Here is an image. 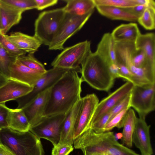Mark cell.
Returning <instances> with one entry per match:
<instances>
[{
	"mask_svg": "<svg viewBox=\"0 0 155 155\" xmlns=\"http://www.w3.org/2000/svg\"><path fill=\"white\" fill-rule=\"evenodd\" d=\"M78 73L69 69L51 87L44 117L66 114L81 98L82 82Z\"/></svg>",
	"mask_w": 155,
	"mask_h": 155,
	"instance_id": "cell-1",
	"label": "cell"
},
{
	"mask_svg": "<svg viewBox=\"0 0 155 155\" xmlns=\"http://www.w3.org/2000/svg\"><path fill=\"white\" fill-rule=\"evenodd\" d=\"M84 155H140L117 140L113 132H95L88 129L74 140Z\"/></svg>",
	"mask_w": 155,
	"mask_h": 155,
	"instance_id": "cell-2",
	"label": "cell"
},
{
	"mask_svg": "<svg viewBox=\"0 0 155 155\" xmlns=\"http://www.w3.org/2000/svg\"><path fill=\"white\" fill-rule=\"evenodd\" d=\"M81 65L82 82H86L99 91L110 90L115 79L110 71L109 65L95 52H91Z\"/></svg>",
	"mask_w": 155,
	"mask_h": 155,
	"instance_id": "cell-3",
	"label": "cell"
},
{
	"mask_svg": "<svg viewBox=\"0 0 155 155\" xmlns=\"http://www.w3.org/2000/svg\"><path fill=\"white\" fill-rule=\"evenodd\" d=\"M1 143L15 155H44L40 139L30 131L19 132L8 127L0 130Z\"/></svg>",
	"mask_w": 155,
	"mask_h": 155,
	"instance_id": "cell-4",
	"label": "cell"
},
{
	"mask_svg": "<svg viewBox=\"0 0 155 155\" xmlns=\"http://www.w3.org/2000/svg\"><path fill=\"white\" fill-rule=\"evenodd\" d=\"M66 13L63 8L44 11L36 19L34 36L48 46L56 35Z\"/></svg>",
	"mask_w": 155,
	"mask_h": 155,
	"instance_id": "cell-5",
	"label": "cell"
},
{
	"mask_svg": "<svg viewBox=\"0 0 155 155\" xmlns=\"http://www.w3.org/2000/svg\"><path fill=\"white\" fill-rule=\"evenodd\" d=\"M91 42L87 40L67 47L51 63L53 67L76 69L81 71V65L92 52Z\"/></svg>",
	"mask_w": 155,
	"mask_h": 155,
	"instance_id": "cell-6",
	"label": "cell"
},
{
	"mask_svg": "<svg viewBox=\"0 0 155 155\" xmlns=\"http://www.w3.org/2000/svg\"><path fill=\"white\" fill-rule=\"evenodd\" d=\"M93 13L82 15L66 13L56 35L48 46V49L63 50L65 42L83 27Z\"/></svg>",
	"mask_w": 155,
	"mask_h": 155,
	"instance_id": "cell-7",
	"label": "cell"
},
{
	"mask_svg": "<svg viewBox=\"0 0 155 155\" xmlns=\"http://www.w3.org/2000/svg\"><path fill=\"white\" fill-rule=\"evenodd\" d=\"M65 116L66 114H63L45 117L29 131L39 139L49 141L54 146L59 141Z\"/></svg>",
	"mask_w": 155,
	"mask_h": 155,
	"instance_id": "cell-8",
	"label": "cell"
},
{
	"mask_svg": "<svg viewBox=\"0 0 155 155\" xmlns=\"http://www.w3.org/2000/svg\"><path fill=\"white\" fill-rule=\"evenodd\" d=\"M155 84L144 86L134 85L131 92L130 107L137 112L139 117L146 116L155 109Z\"/></svg>",
	"mask_w": 155,
	"mask_h": 155,
	"instance_id": "cell-9",
	"label": "cell"
},
{
	"mask_svg": "<svg viewBox=\"0 0 155 155\" xmlns=\"http://www.w3.org/2000/svg\"><path fill=\"white\" fill-rule=\"evenodd\" d=\"M69 69L53 67L47 70L33 87L32 90L30 92L15 100L18 104L17 108L22 109L40 93L51 87Z\"/></svg>",
	"mask_w": 155,
	"mask_h": 155,
	"instance_id": "cell-10",
	"label": "cell"
},
{
	"mask_svg": "<svg viewBox=\"0 0 155 155\" xmlns=\"http://www.w3.org/2000/svg\"><path fill=\"white\" fill-rule=\"evenodd\" d=\"M81 99V105L74 128V140L88 129L99 102L94 94H88Z\"/></svg>",
	"mask_w": 155,
	"mask_h": 155,
	"instance_id": "cell-11",
	"label": "cell"
},
{
	"mask_svg": "<svg viewBox=\"0 0 155 155\" xmlns=\"http://www.w3.org/2000/svg\"><path fill=\"white\" fill-rule=\"evenodd\" d=\"M134 85L131 82L127 81L99 102L88 128L91 124L109 112L117 103L130 94Z\"/></svg>",
	"mask_w": 155,
	"mask_h": 155,
	"instance_id": "cell-12",
	"label": "cell"
},
{
	"mask_svg": "<svg viewBox=\"0 0 155 155\" xmlns=\"http://www.w3.org/2000/svg\"><path fill=\"white\" fill-rule=\"evenodd\" d=\"M145 119L137 118L132 136V143L138 148L142 155L153 153L150 136V125Z\"/></svg>",
	"mask_w": 155,
	"mask_h": 155,
	"instance_id": "cell-13",
	"label": "cell"
},
{
	"mask_svg": "<svg viewBox=\"0 0 155 155\" xmlns=\"http://www.w3.org/2000/svg\"><path fill=\"white\" fill-rule=\"evenodd\" d=\"M51 87L40 93L32 101L21 109L28 120L30 128L38 123L44 117L43 114Z\"/></svg>",
	"mask_w": 155,
	"mask_h": 155,
	"instance_id": "cell-14",
	"label": "cell"
},
{
	"mask_svg": "<svg viewBox=\"0 0 155 155\" xmlns=\"http://www.w3.org/2000/svg\"><path fill=\"white\" fill-rule=\"evenodd\" d=\"M33 87L18 81L8 79L6 83L0 88V104L15 100L29 93Z\"/></svg>",
	"mask_w": 155,
	"mask_h": 155,
	"instance_id": "cell-15",
	"label": "cell"
},
{
	"mask_svg": "<svg viewBox=\"0 0 155 155\" xmlns=\"http://www.w3.org/2000/svg\"><path fill=\"white\" fill-rule=\"evenodd\" d=\"M82 104L81 98L66 114L59 143L72 145L75 124Z\"/></svg>",
	"mask_w": 155,
	"mask_h": 155,
	"instance_id": "cell-16",
	"label": "cell"
},
{
	"mask_svg": "<svg viewBox=\"0 0 155 155\" xmlns=\"http://www.w3.org/2000/svg\"><path fill=\"white\" fill-rule=\"evenodd\" d=\"M10 78L32 87L34 85L44 73L31 69L17 59L10 67Z\"/></svg>",
	"mask_w": 155,
	"mask_h": 155,
	"instance_id": "cell-17",
	"label": "cell"
},
{
	"mask_svg": "<svg viewBox=\"0 0 155 155\" xmlns=\"http://www.w3.org/2000/svg\"><path fill=\"white\" fill-rule=\"evenodd\" d=\"M5 36L18 48L29 54H34L42 44L34 35H29L20 32H13Z\"/></svg>",
	"mask_w": 155,
	"mask_h": 155,
	"instance_id": "cell-18",
	"label": "cell"
},
{
	"mask_svg": "<svg viewBox=\"0 0 155 155\" xmlns=\"http://www.w3.org/2000/svg\"><path fill=\"white\" fill-rule=\"evenodd\" d=\"M22 13L0 1V32L6 35L13 26L19 22Z\"/></svg>",
	"mask_w": 155,
	"mask_h": 155,
	"instance_id": "cell-19",
	"label": "cell"
},
{
	"mask_svg": "<svg viewBox=\"0 0 155 155\" xmlns=\"http://www.w3.org/2000/svg\"><path fill=\"white\" fill-rule=\"evenodd\" d=\"M116 42L110 33L104 34L98 44L95 52L109 65L117 64Z\"/></svg>",
	"mask_w": 155,
	"mask_h": 155,
	"instance_id": "cell-20",
	"label": "cell"
},
{
	"mask_svg": "<svg viewBox=\"0 0 155 155\" xmlns=\"http://www.w3.org/2000/svg\"><path fill=\"white\" fill-rule=\"evenodd\" d=\"M141 33L137 24L134 22L121 24L114 28L111 33L116 42H135Z\"/></svg>",
	"mask_w": 155,
	"mask_h": 155,
	"instance_id": "cell-21",
	"label": "cell"
},
{
	"mask_svg": "<svg viewBox=\"0 0 155 155\" xmlns=\"http://www.w3.org/2000/svg\"><path fill=\"white\" fill-rule=\"evenodd\" d=\"M136 49L143 50L148 61L155 66V35L150 32L140 33L135 41Z\"/></svg>",
	"mask_w": 155,
	"mask_h": 155,
	"instance_id": "cell-22",
	"label": "cell"
},
{
	"mask_svg": "<svg viewBox=\"0 0 155 155\" xmlns=\"http://www.w3.org/2000/svg\"><path fill=\"white\" fill-rule=\"evenodd\" d=\"M8 127L19 132L29 130L30 125L22 109H10L7 119Z\"/></svg>",
	"mask_w": 155,
	"mask_h": 155,
	"instance_id": "cell-23",
	"label": "cell"
},
{
	"mask_svg": "<svg viewBox=\"0 0 155 155\" xmlns=\"http://www.w3.org/2000/svg\"><path fill=\"white\" fill-rule=\"evenodd\" d=\"M95 7L100 14L111 20L133 22L137 21L138 17L125 9L106 6H98Z\"/></svg>",
	"mask_w": 155,
	"mask_h": 155,
	"instance_id": "cell-24",
	"label": "cell"
},
{
	"mask_svg": "<svg viewBox=\"0 0 155 155\" xmlns=\"http://www.w3.org/2000/svg\"><path fill=\"white\" fill-rule=\"evenodd\" d=\"M63 7L66 13L82 15L93 13L96 7L93 0H66Z\"/></svg>",
	"mask_w": 155,
	"mask_h": 155,
	"instance_id": "cell-25",
	"label": "cell"
},
{
	"mask_svg": "<svg viewBox=\"0 0 155 155\" xmlns=\"http://www.w3.org/2000/svg\"><path fill=\"white\" fill-rule=\"evenodd\" d=\"M137 118L134 110L130 108L125 118L121 138L124 144L129 148L132 146V136Z\"/></svg>",
	"mask_w": 155,
	"mask_h": 155,
	"instance_id": "cell-26",
	"label": "cell"
},
{
	"mask_svg": "<svg viewBox=\"0 0 155 155\" xmlns=\"http://www.w3.org/2000/svg\"><path fill=\"white\" fill-rule=\"evenodd\" d=\"M17 58L8 53L0 44V74L10 78V69Z\"/></svg>",
	"mask_w": 155,
	"mask_h": 155,
	"instance_id": "cell-27",
	"label": "cell"
},
{
	"mask_svg": "<svg viewBox=\"0 0 155 155\" xmlns=\"http://www.w3.org/2000/svg\"><path fill=\"white\" fill-rule=\"evenodd\" d=\"M139 23L144 28L151 30L155 28V9L147 8L138 18Z\"/></svg>",
	"mask_w": 155,
	"mask_h": 155,
	"instance_id": "cell-28",
	"label": "cell"
},
{
	"mask_svg": "<svg viewBox=\"0 0 155 155\" xmlns=\"http://www.w3.org/2000/svg\"><path fill=\"white\" fill-rule=\"evenodd\" d=\"M4 4L22 12L37 8L35 0H0Z\"/></svg>",
	"mask_w": 155,
	"mask_h": 155,
	"instance_id": "cell-29",
	"label": "cell"
},
{
	"mask_svg": "<svg viewBox=\"0 0 155 155\" xmlns=\"http://www.w3.org/2000/svg\"><path fill=\"white\" fill-rule=\"evenodd\" d=\"M17 59L24 65L35 71L45 73L47 70L44 65L37 60L33 54H28L27 56H20Z\"/></svg>",
	"mask_w": 155,
	"mask_h": 155,
	"instance_id": "cell-30",
	"label": "cell"
},
{
	"mask_svg": "<svg viewBox=\"0 0 155 155\" xmlns=\"http://www.w3.org/2000/svg\"><path fill=\"white\" fill-rule=\"evenodd\" d=\"M95 6H106L127 8L137 5L133 0H93Z\"/></svg>",
	"mask_w": 155,
	"mask_h": 155,
	"instance_id": "cell-31",
	"label": "cell"
},
{
	"mask_svg": "<svg viewBox=\"0 0 155 155\" xmlns=\"http://www.w3.org/2000/svg\"><path fill=\"white\" fill-rule=\"evenodd\" d=\"M130 108L124 109L109 120L104 128V132L110 131L115 127L118 128L123 127L126 114Z\"/></svg>",
	"mask_w": 155,
	"mask_h": 155,
	"instance_id": "cell-32",
	"label": "cell"
},
{
	"mask_svg": "<svg viewBox=\"0 0 155 155\" xmlns=\"http://www.w3.org/2000/svg\"><path fill=\"white\" fill-rule=\"evenodd\" d=\"M0 44L10 54L17 57L25 55L27 53L16 46L0 32Z\"/></svg>",
	"mask_w": 155,
	"mask_h": 155,
	"instance_id": "cell-33",
	"label": "cell"
},
{
	"mask_svg": "<svg viewBox=\"0 0 155 155\" xmlns=\"http://www.w3.org/2000/svg\"><path fill=\"white\" fill-rule=\"evenodd\" d=\"M110 114L109 111L91 124L88 129H91L96 133L104 132V128L110 119Z\"/></svg>",
	"mask_w": 155,
	"mask_h": 155,
	"instance_id": "cell-34",
	"label": "cell"
},
{
	"mask_svg": "<svg viewBox=\"0 0 155 155\" xmlns=\"http://www.w3.org/2000/svg\"><path fill=\"white\" fill-rule=\"evenodd\" d=\"M130 97L131 93L120 101L109 111L110 116L109 120L124 109L128 107H131Z\"/></svg>",
	"mask_w": 155,
	"mask_h": 155,
	"instance_id": "cell-35",
	"label": "cell"
},
{
	"mask_svg": "<svg viewBox=\"0 0 155 155\" xmlns=\"http://www.w3.org/2000/svg\"><path fill=\"white\" fill-rule=\"evenodd\" d=\"M120 78H122L132 83L134 85H136L137 83L134 74L128 68L123 64L117 62Z\"/></svg>",
	"mask_w": 155,
	"mask_h": 155,
	"instance_id": "cell-36",
	"label": "cell"
},
{
	"mask_svg": "<svg viewBox=\"0 0 155 155\" xmlns=\"http://www.w3.org/2000/svg\"><path fill=\"white\" fill-rule=\"evenodd\" d=\"M72 145L67 144H61L58 143L54 146L52 155H68L73 150Z\"/></svg>",
	"mask_w": 155,
	"mask_h": 155,
	"instance_id": "cell-37",
	"label": "cell"
},
{
	"mask_svg": "<svg viewBox=\"0 0 155 155\" xmlns=\"http://www.w3.org/2000/svg\"><path fill=\"white\" fill-rule=\"evenodd\" d=\"M10 109L5 104H0V130L8 127L7 119Z\"/></svg>",
	"mask_w": 155,
	"mask_h": 155,
	"instance_id": "cell-38",
	"label": "cell"
},
{
	"mask_svg": "<svg viewBox=\"0 0 155 155\" xmlns=\"http://www.w3.org/2000/svg\"><path fill=\"white\" fill-rule=\"evenodd\" d=\"M38 10H41L48 7L56 4L58 0H35Z\"/></svg>",
	"mask_w": 155,
	"mask_h": 155,
	"instance_id": "cell-39",
	"label": "cell"
},
{
	"mask_svg": "<svg viewBox=\"0 0 155 155\" xmlns=\"http://www.w3.org/2000/svg\"><path fill=\"white\" fill-rule=\"evenodd\" d=\"M147 8L148 7L145 5H137L133 7L125 9L138 18L142 15L145 9Z\"/></svg>",
	"mask_w": 155,
	"mask_h": 155,
	"instance_id": "cell-40",
	"label": "cell"
},
{
	"mask_svg": "<svg viewBox=\"0 0 155 155\" xmlns=\"http://www.w3.org/2000/svg\"><path fill=\"white\" fill-rule=\"evenodd\" d=\"M137 5H143L148 8L155 9V2L153 0H133Z\"/></svg>",
	"mask_w": 155,
	"mask_h": 155,
	"instance_id": "cell-41",
	"label": "cell"
},
{
	"mask_svg": "<svg viewBox=\"0 0 155 155\" xmlns=\"http://www.w3.org/2000/svg\"><path fill=\"white\" fill-rule=\"evenodd\" d=\"M110 71L114 79L120 78L119 69L117 64H113L109 66Z\"/></svg>",
	"mask_w": 155,
	"mask_h": 155,
	"instance_id": "cell-42",
	"label": "cell"
},
{
	"mask_svg": "<svg viewBox=\"0 0 155 155\" xmlns=\"http://www.w3.org/2000/svg\"><path fill=\"white\" fill-rule=\"evenodd\" d=\"M0 155H15L5 145L0 143Z\"/></svg>",
	"mask_w": 155,
	"mask_h": 155,
	"instance_id": "cell-43",
	"label": "cell"
},
{
	"mask_svg": "<svg viewBox=\"0 0 155 155\" xmlns=\"http://www.w3.org/2000/svg\"><path fill=\"white\" fill-rule=\"evenodd\" d=\"M8 79L0 74V88L7 82Z\"/></svg>",
	"mask_w": 155,
	"mask_h": 155,
	"instance_id": "cell-44",
	"label": "cell"
},
{
	"mask_svg": "<svg viewBox=\"0 0 155 155\" xmlns=\"http://www.w3.org/2000/svg\"><path fill=\"white\" fill-rule=\"evenodd\" d=\"M116 137H117V138H116V139L117 138V139L122 138V133H118L117 134H116Z\"/></svg>",
	"mask_w": 155,
	"mask_h": 155,
	"instance_id": "cell-45",
	"label": "cell"
},
{
	"mask_svg": "<svg viewBox=\"0 0 155 155\" xmlns=\"http://www.w3.org/2000/svg\"><path fill=\"white\" fill-rule=\"evenodd\" d=\"M0 143H1V142H0Z\"/></svg>",
	"mask_w": 155,
	"mask_h": 155,
	"instance_id": "cell-46",
	"label": "cell"
}]
</instances>
